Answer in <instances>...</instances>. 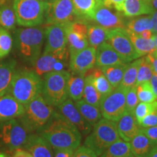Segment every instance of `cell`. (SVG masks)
<instances>
[{
    "label": "cell",
    "instance_id": "cell-1",
    "mask_svg": "<svg viewBox=\"0 0 157 157\" xmlns=\"http://www.w3.org/2000/svg\"><path fill=\"white\" fill-rule=\"evenodd\" d=\"M53 149L70 148L76 150L80 146L82 134L74 124L55 112L52 120L38 132Z\"/></svg>",
    "mask_w": 157,
    "mask_h": 157
},
{
    "label": "cell",
    "instance_id": "cell-2",
    "mask_svg": "<svg viewBox=\"0 0 157 157\" xmlns=\"http://www.w3.org/2000/svg\"><path fill=\"white\" fill-rule=\"evenodd\" d=\"M13 47L17 57L23 62L34 66L41 56L45 39V29L42 26L15 29Z\"/></svg>",
    "mask_w": 157,
    "mask_h": 157
},
{
    "label": "cell",
    "instance_id": "cell-3",
    "mask_svg": "<svg viewBox=\"0 0 157 157\" xmlns=\"http://www.w3.org/2000/svg\"><path fill=\"white\" fill-rule=\"evenodd\" d=\"M42 87V77L39 76L34 70L16 69L7 93L25 105L41 95Z\"/></svg>",
    "mask_w": 157,
    "mask_h": 157
},
{
    "label": "cell",
    "instance_id": "cell-4",
    "mask_svg": "<svg viewBox=\"0 0 157 157\" xmlns=\"http://www.w3.org/2000/svg\"><path fill=\"white\" fill-rule=\"evenodd\" d=\"M24 106V113L17 119L29 133L39 132L54 118L56 110L47 103L42 95Z\"/></svg>",
    "mask_w": 157,
    "mask_h": 157
},
{
    "label": "cell",
    "instance_id": "cell-5",
    "mask_svg": "<svg viewBox=\"0 0 157 157\" xmlns=\"http://www.w3.org/2000/svg\"><path fill=\"white\" fill-rule=\"evenodd\" d=\"M119 139L117 122L103 118L93 125V128L84 140V146L99 156Z\"/></svg>",
    "mask_w": 157,
    "mask_h": 157
},
{
    "label": "cell",
    "instance_id": "cell-6",
    "mask_svg": "<svg viewBox=\"0 0 157 157\" xmlns=\"http://www.w3.org/2000/svg\"><path fill=\"white\" fill-rule=\"evenodd\" d=\"M71 73L66 70L53 71L42 78L41 95L51 106L56 107L68 98V81Z\"/></svg>",
    "mask_w": 157,
    "mask_h": 157
},
{
    "label": "cell",
    "instance_id": "cell-7",
    "mask_svg": "<svg viewBox=\"0 0 157 157\" xmlns=\"http://www.w3.org/2000/svg\"><path fill=\"white\" fill-rule=\"evenodd\" d=\"M13 6L18 25L34 27L44 23L48 3L39 0H13Z\"/></svg>",
    "mask_w": 157,
    "mask_h": 157
},
{
    "label": "cell",
    "instance_id": "cell-8",
    "mask_svg": "<svg viewBox=\"0 0 157 157\" xmlns=\"http://www.w3.org/2000/svg\"><path fill=\"white\" fill-rule=\"evenodd\" d=\"M29 133L18 119L0 123V148L13 152L23 148Z\"/></svg>",
    "mask_w": 157,
    "mask_h": 157
},
{
    "label": "cell",
    "instance_id": "cell-9",
    "mask_svg": "<svg viewBox=\"0 0 157 157\" xmlns=\"http://www.w3.org/2000/svg\"><path fill=\"white\" fill-rule=\"evenodd\" d=\"M127 90L121 86L116 87L109 95L102 98L100 105L102 117L117 121L126 112V93Z\"/></svg>",
    "mask_w": 157,
    "mask_h": 157
},
{
    "label": "cell",
    "instance_id": "cell-10",
    "mask_svg": "<svg viewBox=\"0 0 157 157\" xmlns=\"http://www.w3.org/2000/svg\"><path fill=\"white\" fill-rule=\"evenodd\" d=\"M107 42L112 46L124 63H129L139 57L125 28L113 29L108 31Z\"/></svg>",
    "mask_w": 157,
    "mask_h": 157
},
{
    "label": "cell",
    "instance_id": "cell-11",
    "mask_svg": "<svg viewBox=\"0 0 157 157\" xmlns=\"http://www.w3.org/2000/svg\"><path fill=\"white\" fill-rule=\"evenodd\" d=\"M45 44L43 53H52L68 58L67 38L65 24L56 23L48 25L45 28Z\"/></svg>",
    "mask_w": 157,
    "mask_h": 157
},
{
    "label": "cell",
    "instance_id": "cell-12",
    "mask_svg": "<svg viewBox=\"0 0 157 157\" xmlns=\"http://www.w3.org/2000/svg\"><path fill=\"white\" fill-rule=\"evenodd\" d=\"M75 17L72 0H55L48 3L44 23L47 25L64 24L74 21Z\"/></svg>",
    "mask_w": 157,
    "mask_h": 157
},
{
    "label": "cell",
    "instance_id": "cell-13",
    "mask_svg": "<svg viewBox=\"0 0 157 157\" xmlns=\"http://www.w3.org/2000/svg\"><path fill=\"white\" fill-rule=\"evenodd\" d=\"M56 108V112L68 122L74 124L82 135H88L91 132L93 126L84 119L71 98H67Z\"/></svg>",
    "mask_w": 157,
    "mask_h": 157
},
{
    "label": "cell",
    "instance_id": "cell-14",
    "mask_svg": "<svg viewBox=\"0 0 157 157\" xmlns=\"http://www.w3.org/2000/svg\"><path fill=\"white\" fill-rule=\"evenodd\" d=\"M96 61V49L87 47L83 50L70 54L69 68L74 74H85L94 68Z\"/></svg>",
    "mask_w": 157,
    "mask_h": 157
},
{
    "label": "cell",
    "instance_id": "cell-15",
    "mask_svg": "<svg viewBox=\"0 0 157 157\" xmlns=\"http://www.w3.org/2000/svg\"><path fill=\"white\" fill-rule=\"evenodd\" d=\"M121 13L113 12L112 9L105 7L103 3L98 2L94 13L93 20L98 25L108 30L117 28H125V23Z\"/></svg>",
    "mask_w": 157,
    "mask_h": 157
},
{
    "label": "cell",
    "instance_id": "cell-16",
    "mask_svg": "<svg viewBox=\"0 0 157 157\" xmlns=\"http://www.w3.org/2000/svg\"><path fill=\"white\" fill-rule=\"evenodd\" d=\"M67 59L56 54L42 53L35 62L34 70L41 77L53 71L64 70Z\"/></svg>",
    "mask_w": 157,
    "mask_h": 157
},
{
    "label": "cell",
    "instance_id": "cell-17",
    "mask_svg": "<svg viewBox=\"0 0 157 157\" xmlns=\"http://www.w3.org/2000/svg\"><path fill=\"white\" fill-rule=\"evenodd\" d=\"M25 111V106L8 93L0 96V123L17 119Z\"/></svg>",
    "mask_w": 157,
    "mask_h": 157
},
{
    "label": "cell",
    "instance_id": "cell-18",
    "mask_svg": "<svg viewBox=\"0 0 157 157\" xmlns=\"http://www.w3.org/2000/svg\"><path fill=\"white\" fill-rule=\"evenodd\" d=\"M117 122L119 137L125 142H130L140 131L141 127L135 119L133 112L126 111Z\"/></svg>",
    "mask_w": 157,
    "mask_h": 157
},
{
    "label": "cell",
    "instance_id": "cell-19",
    "mask_svg": "<svg viewBox=\"0 0 157 157\" xmlns=\"http://www.w3.org/2000/svg\"><path fill=\"white\" fill-rule=\"evenodd\" d=\"M23 148L34 157H54L52 146L38 133H31Z\"/></svg>",
    "mask_w": 157,
    "mask_h": 157
},
{
    "label": "cell",
    "instance_id": "cell-20",
    "mask_svg": "<svg viewBox=\"0 0 157 157\" xmlns=\"http://www.w3.org/2000/svg\"><path fill=\"white\" fill-rule=\"evenodd\" d=\"M126 63L109 42H105L96 48L95 65L98 68Z\"/></svg>",
    "mask_w": 157,
    "mask_h": 157
},
{
    "label": "cell",
    "instance_id": "cell-21",
    "mask_svg": "<svg viewBox=\"0 0 157 157\" xmlns=\"http://www.w3.org/2000/svg\"><path fill=\"white\" fill-rule=\"evenodd\" d=\"M16 66L17 61L14 59H7L0 62V96L8 92Z\"/></svg>",
    "mask_w": 157,
    "mask_h": 157
},
{
    "label": "cell",
    "instance_id": "cell-22",
    "mask_svg": "<svg viewBox=\"0 0 157 157\" xmlns=\"http://www.w3.org/2000/svg\"><path fill=\"white\" fill-rule=\"evenodd\" d=\"M130 151L135 157H146L155 146L150 139L140 131L129 142Z\"/></svg>",
    "mask_w": 157,
    "mask_h": 157
},
{
    "label": "cell",
    "instance_id": "cell-23",
    "mask_svg": "<svg viewBox=\"0 0 157 157\" xmlns=\"http://www.w3.org/2000/svg\"><path fill=\"white\" fill-rule=\"evenodd\" d=\"M153 13L148 0H125L123 6L122 15L127 17L152 14Z\"/></svg>",
    "mask_w": 157,
    "mask_h": 157
},
{
    "label": "cell",
    "instance_id": "cell-24",
    "mask_svg": "<svg viewBox=\"0 0 157 157\" xmlns=\"http://www.w3.org/2000/svg\"><path fill=\"white\" fill-rule=\"evenodd\" d=\"M64 24L67 38V45H68L70 54L74 53L88 47L89 43L87 41V35L81 34L71 29L68 26V23Z\"/></svg>",
    "mask_w": 157,
    "mask_h": 157
},
{
    "label": "cell",
    "instance_id": "cell-25",
    "mask_svg": "<svg viewBox=\"0 0 157 157\" xmlns=\"http://www.w3.org/2000/svg\"><path fill=\"white\" fill-rule=\"evenodd\" d=\"M74 102L81 115L91 126H93L101 119L102 113L99 107L88 103L83 99Z\"/></svg>",
    "mask_w": 157,
    "mask_h": 157
},
{
    "label": "cell",
    "instance_id": "cell-26",
    "mask_svg": "<svg viewBox=\"0 0 157 157\" xmlns=\"http://www.w3.org/2000/svg\"><path fill=\"white\" fill-rule=\"evenodd\" d=\"M16 15L10 1L0 5V27L8 31H14L17 25Z\"/></svg>",
    "mask_w": 157,
    "mask_h": 157
},
{
    "label": "cell",
    "instance_id": "cell-27",
    "mask_svg": "<svg viewBox=\"0 0 157 157\" xmlns=\"http://www.w3.org/2000/svg\"><path fill=\"white\" fill-rule=\"evenodd\" d=\"M76 16L80 19L93 20L98 2L97 0H72Z\"/></svg>",
    "mask_w": 157,
    "mask_h": 157
},
{
    "label": "cell",
    "instance_id": "cell-28",
    "mask_svg": "<svg viewBox=\"0 0 157 157\" xmlns=\"http://www.w3.org/2000/svg\"><path fill=\"white\" fill-rule=\"evenodd\" d=\"M87 72L91 74L94 85L101 95L102 98L111 93L114 89L100 68H93Z\"/></svg>",
    "mask_w": 157,
    "mask_h": 157
},
{
    "label": "cell",
    "instance_id": "cell-29",
    "mask_svg": "<svg viewBox=\"0 0 157 157\" xmlns=\"http://www.w3.org/2000/svg\"><path fill=\"white\" fill-rule=\"evenodd\" d=\"M82 98L87 103L100 108L102 96L95 88L91 74L88 72L84 74V87Z\"/></svg>",
    "mask_w": 157,
    "mask_h": 157
},
{
    "label": "cell",
    "instance_id": "cell-30",
    "mask_svg": "<svg viewBox=\"0 0 157 157\" xmlns=\"http://www.w3.org/2000/svg\"><path fill=\"white\" fill-rule=\"evenodd\" d=\"M84 87V74H72L68 81V98L73 101L82 99Z\"/></svg>",
    "mask_w": 157,
    "mask_h": 157
},
{
    "label": "cell",
    "instance_id": "cell-31",
    "mask_svg": "<svg viewBox=\"0 0 157 157\" xmlns=\"http://www.w3.org/2000/svg\"><path fill=\"white\" fill-rule=\"evenodd\" d=\"M127 31L128 32L129 38H130L131 42L132 43L133 47H134L135 50L137 52L139 57L146 56V55L149 53H151L155 50L154 42L152 39H143L139 36V35L135 34L128 30Z\"/></svg>",
    "mask_w": 157,
    "mask_h": 157
},
{
    "label": "cell",
    "instance_id": "cell-32",
    "mask_svg": "<svg viewBox=\"0 0 157 157\" xmlns=\"http://www.w3.org/2000/svg\"><path fill=\"white\" fill-rule=\"evenodd\" d=\"M127 66V63H122L102 67L101 69L112 87L116 88L120 85Z\"/></svg>",
    "mask_w": 157,
    "mask_h": 157
},
{
    "label": "cell",
    "instance_id": "cell-33",
    "mask_svg": "<svg viewBox=\"0 0 157 157\" xmlns=\"http://www.w3.org/2000/svg\"><path fill=\"white\" fill-rule=\"evenodd\" d=\"M108 29L99 25H87V41L90 47L96 49L102 43L107 41Z\"/></svg>",
    "mask_w": 157,
    "mask_h": 157
},
{
    "label": "cell",
    "instance_id": "cell-34",
    "mask_svg": "<svg viewBox=\"0 0 157 157\" xmlns=\"http://www.w3.org/2000/svg\"><path fill=\"white\" fill-rule=\"evenodd\" d=\"M130 154L129 143L120 138L111 144L99 157H128Z\"/></svg>",
    "mask_w": 157,
    "mask_h": 157
},
{
    "label": "cell",
    "instance_id": "cell-35",
    "mask_svg": "<svg viewBox=\"0 0 157 157\" xmlns=\"http://www.w3.org/2000/svg\"><path fill=\"white\" fill-rule=\"evenodd\" d=\"M153 23L151 15L132 18L125 24V29L135 34L139 35L145 30H152Z\"/></svg>",
    "mask_w": 157,
    "mask_h": 157
},
{
    "label": "cell",
    "instance_id": "cell-36",
    "mask_svg": "<svg viewBox=\"0 0 157 157\" xmlns=\"http://www.w3.org/2000/svg\"><path fill=\"white\" fill-rule=\"evenodd\" d=\"M139 63H140V59H137V60L136 59L131 63L127 64L126 69L124 73L122 81L119 86L126 90H129V88L136 86Z\"/></svg>",
    "mask_w": 157,
    "mask_h": 157
},
{
    "label": "cell",
    "instance_id": "cell-37",
    "mask_svg": "<svg viewBox=\"0 0 157 157\" xmlns=\"http://www.w3.org/2000/svg\"><path fill=\"white\" fill-rule=\"evenodd\" d=\"M13 47V38L10 31L0 27V60L10 53Z\"/></svg>",
    "mask_w": 157,
    "mask_h": 157
},
{
    "label": "cell",
    "instance_id": "cell-38",
    "mask_svg": "<svg viewBox=\"0 0 157 157\" xmlns=\"http://www.w3.org/2000/svg\"><path fill=\"white\" fill-rule=\"evenodd\" d=\"M153 74H154V71H153L152 67L147 58L146 57L140 58L138 69H137L136 85L150 81Z\"/></svg>",
    "mask_w": 157,
    "mask_h": 157
},
{
    "label": "cell",
    "instance_id": "cell-39",
    "mask_svg": "<svg viewBox=\"0 0 157 157\" xmlns=\"http://www.w3.org/2000/svg\"><path fill=\"white\" fill-rule=\"evenodd\" d=\"M136 88L137 98L140 102L151 103L157 101V97L153 92L149 82L137 84Z\"/></svg>",
    "mask_w": 157,
    "mask_h": 157
},
{
    "label": "cell",
    "instance_id": "cell-40",
    "mask_svg": "<svg viewBox=\"0 0 157 157\" xmlns=\"http://www.w3.org/2000/svg\"><path fill=\"white\" fill-rule=\"evenodd\" d=\"M157 109V101L151 103H144V102H140L137 105L135 109L133 111L135 119L138 124L140 121L146 117V115L149 114L150 113L154 111Z\"/></svg>",
    "mask_w": 157,
    "mask_h": 157
},
{
    "label": "cell",
    "instance_id": "cell-41",
    "mask_svg": "<svg viewBox=\"0 0 157 157\" xmlns=\"http://www.w3.org/2000/svg\"><path fill=\"white\" fill-rule=\"evenodd\" d=\"M139 103V100L137 95L136 86L127 90L126 93V111L129 112H133Z\"/></svg>",
    "mask_w": 157,
    "mask_h": 157
},
{
    "label": "cell",
    "instance_id": "cell-42",
    "mask_svg": "<svg viewBox=\"0 0 157 157\" xmlns=\"http://www.w3.org/2000/svg\"><path fill=\"white\" fill-rule=\"evenodd\" d=\"M141 127H150L157 126V109L146 115L139 123Z\"/></svg>",
    "mask_w": 157,
    "mask_h": 157
},
{
    "label": "cell",
    "instance_id": "cell-43",
    "mask_svg": "<svg viewBox=\"0 0 157 157\" xmlns=\"http://www.w3.org/2000/svg\"><path fill=\"white\" fill-rule=\"evenodd\" d=\"M125 0H103V3L105 7L110 9H113L118 13L122 14L123 6Z\"/></svg>",
    "mask_w": 157,
    "mask_h": 157
},
{
    "label": "cell",
    "instance_id": "cell-44",
    "mask_svg": "<svg viewBox=\"0 0 157 157\" xmlns=\"http://www.w3.org/2000/svg\"><path fill=\"white\" fill-rule=\"evenodd\" d=\"M74 157H98L93 151L85 146H79L74 151Z\"/></svg>",
    "mask_w": 157,
    "mask_h": 157
},
{
    "label": "cell",
    "instance_id": "cell-45",
    "mask_svg": "<svg viewBox=\"0 0 157 157\" xmlns=\"http://www.w3.org/2000/svg\"><path fill=\"white\" fill-rule=\"evenodd\" d=\"M140 131L144 133L155 146L157 145V126L150 127H141Z\"/></svg>",
    "mask_w": 157,
    "mask_h": 157
},
{
    "label": "cell",
    "instance_id": "cell-46",
    "mask_svg": "<svg viewBox=\"0 0 157 157\" xmlns=\"http://www.w3.org/2000/svg\"><path fill=\"white\" fill-rule=\"evenodd\" d=\"M74 151L70 148L54 149V157H74Z\"/></svg>",
    "mask_w": 157,
    "mask_h": 157
},
{
    "label": "cell",
    "instance_id": "cell-47",
    "mask_svg": "<svg viewBox=\"0 0 157 157\" xmlns=\"http://www.w3.org/2000/svg\"><path fill=\"white\" fill-rule=\"evenodd\" d=\"M146 58L147 60H148V62L150 63L151 66L153 71L154 73L157 74V56L155 55L154 52H151V53H149L146 55Z\"/></svg>",
    "mask_w": 157,
    "mask_h": 157
},
{
    "label": "cell",
    "instance_id": "cell-48",
    "mask_svg": "<svg viewBox=\"0 0 157 157\" xmlns=\"http://www.w3.org/2000/svg\"><path fill=\"white\" fill-rule=\"evenodd\" d=\"M11 157H34L30 152L24 148H17L13 151Z\"/></svg>",
    "mask_w": 157,
    "mask_h": 157
},
{
    "label": "cell",
    "instance_id": "cell-49",
    "mask_svg": "<svg viewBox=\"0 0 157 157\" xmlns=\"http://www.w3.org/2000/svg\"><path fill=\"white\" fill-rule=\"evenodd\" d=\"M149 83L151 84V87L153 92H154V93L157 97V74L156 73H154V72L151 78L150 81H149Z\"/></svg>",
    "mask_w": 157,
    "mask_h": 157
},
{
    "label": "cell",
    "instance_id": "cell-50",
    "mask_svg": "<svg viewBox=\"0 0 157 157\" xmlns=\"http://www.w3.org/2000/svg\"><path fill=\"white\" fill-rule=\"evenodd\" d=\"M151 17L153 23L152 31L154 34H157V11H155L151 14Z\"/></svg>",
    "mask_w": 157,
    "mask_h": 157
},
{
    "label": "cell",
    "instance_id": "cell-51",
    "mask_svg": "<svg viewBox=\"0 0 157 157\" xmlns=\"http://www.w3.org/2000/svg\"><path fill=\"white\" fill-rule=\"evenodd\" d=\"M153 35H154V33H153L152 30H145L142 31L139 36L142 37L143 39H152Z\"/></svg>",
    "mask_w": 157,
    "mask_h": 157
},
{
    "label": "cell",
    "instance_id": "cell-52",
    "mask_svg": "<svg viewBox=\"0 0 157 157\" xmlns=\"http://www.w3.org/2000/svg\"><path fill=\"white\" fill-rule=\"evenodd\" d=\"M148 2L153 12L157 11V0H148Z\"/></svg>",
    "mask_w": 157,
    "mask_h": 157
},
{
    "label": "cell",
    "instance_id": "cell-53",
    "mask_svg": "<svg viewBox=\"0 0 157 157\" xmlns=\"http://www.w3.org/2000/svg\"><path fill=\"white\" fill-rule=\"evenodd\" d=\"M146 157H157V145L153 148Z\"/></svg>",
    "mask_w": 157,
    "mask_h": 157
},
{
    "label": "cell",
    "instance_id": "cell-54",
    "mask_svg": "<svg viewBox=\"0 0 157 157\" xmlns=\"http://www.w3.org/2000/svg\"><path fill=\"white\" fill-rule=\"evenodd\" d=\"M152 39L154 40V45H155V50L154 51V53L157 56V34H154L152 36Z\"/></svg>",
    "mask_w": 157,
    "mask_h": 157
},
{
    "label": "cell",
    "instance_id": "cell-55",
    "mask_svg": "<svg viewBox=\"0 0 157 157\" xmlns=\"http://www.w3.org/2000/svg\"><path fill=\"white\" fill-rule=\"evenodd\" d=\"M0 157H10L8 154H7L6 153L4 152H0Z\"/></svg>",
    "mask_w": 157,
    "mask_h": 157
},
{
    "label": "cell",
    "instance_id": "cell-56",
    "mask_svg": "<svg viewBox=\"0 0 157 157\" xmlns=\"http://www.w3.org/2000/svg\"><path fill=\"white\" fill-rule=\"evenodd\" d=\"M39 1L44 2H47V3H51V2H52L53 1H55V0H39Z\"/></svg>",
    "mask_w": 157,
    "mask_h": 157
},
{
    "label": "cell",
    "instance_id": "cell-57",
    "mask_svg": "<svg viewBox=\"0 0 157 157\" xmlns=\"http://www.w3.org/2000/svg\"><path fill=\"white\" fill-rule=\"evenodd\" d=\"M5 2H7V0H0V5H2V4L5 3Z\"/></svg>",
    "mask_w": 157,
    "mask_h": 157
},
{
    "label": "cell",
    "instance_id": "cell-58",
    "mask_svg": "<svg viewBox=\"0 0 157 157\" xmlns=\"http://www.w3.org/2000/svg\"><path fill=\"white\" fill-rule=\"evenodd\" d=\"M97 1L98 2H101V3H102V2H103V0H97Z\"/></svg>",
    "mask_w": 157,
    "mask_h": 157
},
{
    "label": "cell",
    "instance_id": "cell-59",
    "mask_svg": "<svg viewBox=\"0 0 157 157\" xmlns=\"http://www.w3.org/2000/svg\"><path fill=\"white\" fill-rule=\"evenodd\" d=\"M128 157H135V156H133V155H132V154H131L130 155H129V156Z\"/></svg>",
    "mask_w": 157,
    "mask_h": 157
},
{
    "label": "cell",
    "instance_id": "cell-60",
    "mask_svg": "<svg viewBox=\"0 0 157 157\" xmlns=\"http://www.w3.org/2000/svg\"><path fill=\"white\" fill-rule=\"evenodd\" d=\"M7 1H10V0H7Z\"/></svg>",
    "mask_w": 157,
    "mask_h": 157
}]
</instances>
